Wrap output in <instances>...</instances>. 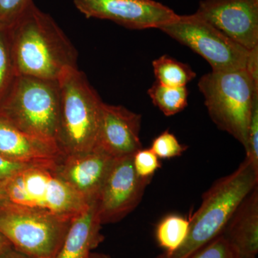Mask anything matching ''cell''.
Listing matches in <instances>:
<instances>
[{
  "label": "cell",
  "instance_id": "7a4b0ae2",
  "mask_svg": "<svg viewBox=\"0 0 258 258\" xmlns=\"http://www.w3.org/2000/svg\"><path fill=\"white\" fill-rule=\"evenodd\" d=\"M257 184L258 171L245 158L234 172L217 180L204 194L200 209L189 219L183 245L174 253L157 258H187L221 235L236 209Z\"/></svg>",
  "mask_w": 258,
  "mask_h": 258
},
{
  "label": "cell",
  "instance_id": "8fae6325",
  "mask_svg": "<svg viewBox=\"0 0 258 258\" xmlns=\"http://www.w3.org/2000/svg\"><path fill=\"white\" fill-rule=\"evenodd\" d=\"M195 14L247 50L258 49V0H203Z\"/></svg>",
  "mask_w": 258,
  "mask_h": 258
},
{
  "label": "cell",
  "instance_id": "5bb4252c",
  "mask_svg": "<svg viewBox=\"0 0 258 258\" xmlns=\"http://www.w3.org/2000/svg\"><path fill=\"white\" fill-rule=\"evenodd\" d=\"M62 155L55 144L37 139L0 117V156L28 164H50Z\"/></svg>",
  "mask_w": 258,
  "mask_h": 258
},
{
  "label": "cell",
  "instance_id": "ffe728a7",
  "mask_svg": "<svg viewBox=\"0 0 258 258\" xmlns=\"http://www.w3.org/2000/svg\"><path fill=\"white\" fill-rule=\"evenodd\" d=\"M8 28L0 25V101L16 77Z\"/></svg>",
  "mask_w": 258,
  "mask_h": 258
},
{
  "label": "cell",
  "instance_id": "30bf717a",
  "mask_svg": "<svg viewBox=\"0 0 258 258\" xmlns=\"http://www.w3.org/2000/svg\"><path fill=\"white\" fill-rule=\"evenodd\" d=\"M87 18L111 20L128 29L160 28L177 16L172 10L154 0H74Z\"/></svg>",
  "mask_w": 258,
  "mask_h": 258
},
{
  "label": "cell",
  "instance_id": "9c48e42d",
  "mask_svg": "<svg viewBox=\"0 0 258 258\" xmlns=\"http://www.w3.org/2000/svg\"><path fill=\"white\" fill-rule=\"evenodd\" d=\"M151 181L137 174L133 155L115 158L96 200L102 225L120 221L133 211Z\"/></svg>",
  "mask_w": 258,
  "mask_h": 258
},
{
  "label": "cell",
  "instance_id": "603a6c76",
  "mask_svg": "<svg viewBox=\"0 0 258 258\" xmlns=\"http://www.w3.org/2000/svg\"><path fill=\"white\" fill-rule=\"evenodd\" d=\"M133 164L136 172L142 179H152L154 173L161 167L159 158L150 149H142L136 152Z\"/></svg>",
  "mask_w": 258,
  "mask_h": 258
},
{
  "label": "cell",
  "instance_id": "cb8c5ba5",
  "mask_svg": "<svg viewBox=\"0 0 258 258\" xmlns=\"http://www.w3.org/2000/svg\"><path fill=\"white\" fill-rule=\"evenodd\" d=\"M32 3V0H0V25L9 28Z\"/></svg>",
  "mask_w": 258,
  "mask_h": 258
},
{
  "label": "cell",
  "instance_id": "4dcf8cb0",
  "mask_svg": "<svg viewBox=\"0 0 258 258\" xmlns=\"http://www.w3.org/2000/svg\"><path fill=\"white\" fill-rule=\"evenodd\" d=\"M254 258H256V257H254Z\"/></svg>",
  "mask_w": 258,
  "mask_h": 258
},
{
  "label": "cell",
  "instance_id": "5b68a950",
  "mask_svg": "<svg viewBox=\"0 0 258 258\" xmlns=\"http://www.w3.org/2000/svg\"><path fill=\"white\" fill-rule=\"evenodd\" d=\"M60 113L58 81L17 75L0 101V117L37 139L56 144Z\"/></svg>",
  "mask_w": 258,
  "mask_h": 258
},
{
  "label": "cell",
  "instance_id": "e0dca14e",
  "mask_svg": "<svg viewBox=\"0 0 258 258\" xmlns=\"http://www.w3.org/2000/svg\"><path fill=\"white\" fill-rule=\"evenodd\" d=\"M190 220L179 215L164 217L157 226L156 237L159 246L165 249L164 254L169 255L184 243L189 234Z\"/></svg>",
  "mask_w": 258,
  "mask_h": 258
},
{
  "label": "cell",
  "instance_id": "277c9868",
  "mask_svg": "<svg viewBox=\"0 0 258 258\" xmlns=\"http://www.w3.org/2000/svg\"><path fill=\"white\" fill-rule=\"evenodd\" d=\"M60 113L56 144L63 155L97 147L103 102L83 73L73 68L57 80Z\"/></svg>",
  "mask_w": 258,
  "mask_h": 258
},
{
  "label": "cell",
  "instance_id": "f546056e",
  "mask_svg": "<svg viewBox=\"0 0 258 258\" xmlns=\"http://www.w3.org/2000/svg\"><path fill=\"white\" fill-rule=\"evenodd\" d=\"M5 203H6V201H5L4 198L0 195V207L3 206Z\"/></svg>",
  "mask_w": 258,
  "mask_h": 258
},
{
  "label": "cell",
  "instance_id": "f1b7e54d",
  "mask_svg": "<svg viewBox=\"0 0 258 258\" xmlns=\"http://www.w3.org/2000/svg\"><path fill=\"white\" fill-rule=\"evenodd\" d=\"M90 258H111L109 256L103 254L91 253Z\"/></svg>",
  "mask_w": 258,
  "mask_h": 258
},
{
  "label": "cell",
  "instance_id": "3957f363",
  "mask_svg": "<svg viewBox=\"0 0 258 258\" xmlns=\"http://www.w3.org/2000/svg\"><path fill=\"white\" fill-rule=\"evenodd\" d=\"M198 88L214 123L246 151L252 108L258 99V75L247 69L212 71L200 79Z\"/></svg>",
  "mask_w": 258,
  "mask_h": 258
},
{
  "label": "cell",
  "instance_id": "52a82bcc",
  "mask_svg": "<svg viewBox=\"0 0 258 258\" xmlns=\"http://www.w3.org/2000/svg\"><path fill=\"white\" fill-rule=\"evenodd\" d=\"M159 29L201 55L212 71L247 69L258 74V49L247 50L195 13L177 15Z\"/></svg>",
  "mask_w": 258,
  "mask_h": 258
},
{
  "label": "cell",
  "instance_id": "8992f818",
  "mask_svg": "<svg viewBox=\"0 0 258 258\" xmlns=\"http://www.w3.org/2000/svg\"><path fill=\"white\" fill-rule=\"evenodd\" d=\"M54 163L18 171L0 183V195L7 203L73 218L89 203L59 177Z\"/></svg>",
  "mask_w": 258,
  "mask_h": 258
},
{
  "label": "cell",
  "instance_id": "484cf974",
  "mask_svg": "<svg viewBox=\"0 0 258 258\" xmlns=\"http://www.w3.org/2000/svg\"><path fill=\"white\" fill-rule=\"evenodd\" d=\"M39 165V164H28L10 160L0 156V183L8 179L10 176L14 175L18 171L28 166Z\"/></svg>",
  "mask_w": 258,
  "mask_h": 258
},
{
  "label": "cell",
  "instance_id": "d4e9b609",
  "mask_svg": "<svg viewBox=\"0 0 258 258\" xmlns=\"http://www.w3.org/2000/svg\"><path fill=\"white\" fill-rule=\"evenodd\" d=\"M246 159L258 171V99L254 102L248 128Z\"/></svg>",
  "mask_w": 258,
  "mask_h": 258
},
{
  "label": "cell",
  "instance_id": "6da1fadb",
  "mask_svg": "<svg viewBox=\"0 0 258 258\" xmlns=\"http://www.w3.org/2000/svg\"><path fill=\"white\" fill-rule=\"evenodd\" d=\"M17 75L57 81L77 67L78 52L50 15L33 2L8 28Z\"/></svg>",
  "mask_w": 258,
  "mask_h": 258
},
{
  "label": "cell",
  "instance_id": "7c38bea8",
  "mask_svg": "<svg viewBox=\"0 0 258 258\" xmlns=\"http://www.w3.org/2000/svg\"><path fill=\"white\" fill-rule=\"evenodd\" d=\"M115 158L96 147L86 152L62 156L53 169L66 184L87 203L96 201Z\"/></svg>",
  "mask_w": 258,
  "mask_h": 258
},
{
  "label": "cell",
  "instance_id": "9a60e30c",
  "mask_svg": "<svg viewBox=\"0 0 258 258\" xmlns=\"http://www.w3.org/2000/svg\"><path fill=\"white\" fill-rule=\"evenodd\" d=\"M222 235L241 258L256 257L258 252V186L242 200Z\"/></svg>",
  "mask_w": 258,
  "mask_h": 258
},
{
  "label": "cell",
  "instance_id": "ac0fdd59",
  "mask_svg": "<svg viewBox=\"0 0 258 258\" xmlns=\"http://www.w3.org/2000/svg\"><path fill=\"white\" fill-rule=\"evenodd\" d=\"M157 82L171 87H186L196 77L187 64L167 55L161 56L152 62Z\"/></svg>",
  "mask_w": 258,
  "mask_h": 258
},
{
  "label": "cell",
  "instance_id": "d6986e66",
  "mask_svg": "<svg viewBox=\"0 0 258 258\" xmlns=\"http://www.w3.org/2000/svg\"><path fill=\"white\" fill-rule=\"evenodd\" d=\"M151 99L166 116L175 115L187 106L186 87H171L156 82L148 90Z\"/></svg>",
  "mask_w": 258,
  "mask_h": 258
},
{
  "label": "cell",
  "instance_id": "ba28073f",
  "mask_svg": "<svg viewBox=\"0 0 258 258\" xmlns=\"http://www.w3.org/2000/svg\"><path fill=\"white\" fill-rule=\"evenodd\" d=\"M73 218L6 202L0 207V233L30 257L54 258Z\"/></svg>",
  "mask_w": 258,
  "mask_h": 258
},
{
  "label": "cell",
  "instance_id": "7402d4cb",
  "mask_svg": "<svg viewBox=\"0 0 258 258\" xmlns=\"http://www.w3.org/2000/svg\"><path fill=\"white\" fill-rule=\"evenodd\" d=\"M187 258L241 257L235 249L221 234Z\"/></svg>",
  "mask_w": 258,
  "mask_h": 258
},
{
  "label": "cell",
  "instance_id": "44dd1931",
  "mask_svg": "<svg viewBox=\"0 0 258 258\" xmlns=\"http://www.w3.org/2000/svg\"><path fill=\"white\" fill-rule=\"evenodd\" d=\"M150 149L159 159H166L180 157L186 147L180 144L174 134L165 131L153 141Z\"/></svg>",
  "mask_w": 258,
  "mask_h": 258
},
{
  "label": "cell",
  "instance_id": "2e32d148",
  "mask_svg": "<svg viewBox=\"0 0 258 258\" xmlns=\"http://www.w3.org/2000/svg\"><path fill=\"white\" fill-rule=\"evenodd\" d=\"M101 222L98 216L96 201L71 220L67 234L54 258H90L104 237L101 234Z\"/></svg>",
  "mask_w": 258,
  "mask_h": 258
},
{
  "label": "cell",
  "instance_id": "4fadbf2b",
  "mask_svg": "<svg viewBox=\"0 0 258 258\" xmlns=\"http://www.w3.org/2000/svg\"><path fill=\"white\" fill-rule=\"evenodd\" d=\"M142 115L125 107L103 103L97 147L114 158L134 155L142 148Z\"/></svg>",
  "mask_w": 258,
  "mask_h": 258
},
{
  "label": "cell",
  "instance_id": "4316f807",
  "mask_svg": "<svg viewBox=\"0 0 258 258\" xmlns=\"http://www.w3.org/2000/svg\"><path fill=\"white\" fill-rule=\"evenodd\" d=\"M0 258H33L15 249L13 246L0 252Z\"/></svg>",
  "mask_w": 258,
  "mask_h": 258
},
{
  "label": "cell",
  "instance_id": "83f0119b",
  "mask_svg": "<svg viewBox=\"0 0 258 258\" xmlns=\"http://www.w3.org/2000/svg\"><path fill=\"white\" fill-rule=\"evenodd\" d=\"M10 246H12L11 244L8 242V240L5 238L4 236L0 233V252H3V250L10 247Z\"/></svg>",
  "mask_w": 258,
  "mask_h": 258
}]
</instances>
